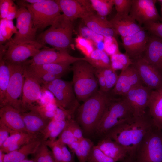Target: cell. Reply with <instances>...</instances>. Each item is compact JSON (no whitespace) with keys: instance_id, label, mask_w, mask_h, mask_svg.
Here are the masks:
<instances>
[{"instance_id":"cell-44","label":"cell","mask_w":162,"mask_h":162,"mask_svg":"<svg viewBox=\"0 0 162 162\" xmlns=\"http://www.w3.org/2000/svg\"><path fill=\"white\" fill-rule=\"evenodd\" d=\"M143 27L150 34L162 38V23L152 22L144 25Z\"/></svg>"},{"instance_id":"cell-4","label":"cell","mask_w":162,"mask_h":162,"mask_svg":"<svg viewBox=\"0 0 162 162\" xmlns=\"http://www.w3.org/2000/svg\"><path fill=\"white\" fill-rule=\"evenodd\" d=\"M71 70L72 82L78 101L84 102L99 90L95 68L86 60L75 62L72 64Z\"/></svg>"},{"instance_id":"cell-25","label":"cell","mask_w":162,"mask_h":162,"mask_svg":"<svg viewBox=\"0 0 162 162\" xmlns=\"http://www.w3.org/2000/svg\"><path fill=\"white\" fill-rule=\"evenodd\" d=\"M96 146L106 155L117 161H122L128 156L124 147L108 137H102Z\"/></svg>"},{"instance_id":"cell-36","label":"cell","mask_w":162,"mask_h":162,"mask_svg":"<svg viewBox=\"0 0 162 162\" xmlns=\"http://www.w3.org/2000/svg\"><path fill=\"white\" fill-rule=\"evenodd\" d=\"M34 154L36 162H56L51 151L43 141Z\"/></svg>"},{"instance_id":"cell-39","label":"cell","mask_w":162,"mask_h":162,"mask_svg":"<svg viewBox=\"0 0 162 162\" xmlns=\"http://www.w3.org/2000/svg\"><path fill=\"white\" fill-rule=\"evenodd\" d=\"M70 120L57 139L60 143L68 146L74 142L78 141L75 137L72 132L70 124Z\"/></svg>"},{"instance_id":"cell-43","label":"cell","mask_w":162,"mask_h":162,"mask_svg":"<svg viewBox=\"0 0 162 162\" xmlns=\"http://www.w3.org/2000/svg\"><path fill=\"white\" fill-rule=\"evenodd\" d=\"M104 44V51L109 56L120 52L115 38L105 37Z\"/></svg>"},{"instance_id":"cell-3","label":"cell","mask_w":162,"mask_h":162,"mask_svg":"<svg viewBox=\"0 0 162 162\" xmlns=\"http://www.w3.org/2000/svg\"><path fill=\"white\" fill-rule=\"evenodd\" d=\"M74 29V22L61 14L49 28L37 35L36 41L44 46L48 44L58 50L68 51L72 44Z\"/></svg>"},{"instance_id":"cell-50","label":"cell","mask_w":162,"mask_h":162,"mask_svg":"<svg viewBox=\"0 0 162 162\" xmlns=\"http://www.w3.org/2000/svg\"><path fill=\"white\" fill-rule=\"evenodd\" d=\"M13 131L4 124L0 122V148Z\"/></svg>"},{"instance_id":"cell-21","label":"cell","mask_w":162,"mask_h":162,"mask_svg":"<svg viewBox=\"0 0 162 162\" xmlns=\"http://www.w3.org/2000/svg\"><path fill=\"white\" fill-rule=\"evenodd\" d=\"M109 21L112 27L121 37L134 34L144 29L129 15L116 14Z\"/></svg>"},{"instance_id":"cell-26","label":"cell","mask_w":162,"mask_h":162,"mask_svg":"<svg viewBox=\"0 0 162 162\" xmlns=\"http://www.w3.org/2000/svg\"><path fill=\"white\" fill-rule=\"evenodd\" d=\"M21 114L27 132L30 133L41 134L50 121L33 110L21 112Z\"/></svg>"},{"instance_id":"cell-34","label":"cell","mask_w":162,"mask_h":162,"mask_svg":"<svg viewBox=\"0 0 162 162\" xmlns=\"http://www.w3.org/2000/svg\"><path fill=\"white\" fill-rule=\"evenodd\" d=\"M78 31L80 35L92 41L96 49L100 50L101 44H104L105 37L95 32L86 25L80 26Z\"/></svg>"},{"instance_id":"cell-12","label":"cell","mask_w":162,"mask_h":162,"mask_svg":"<svg viewBox=\"0 0 162 162\" xmlns=\"http://www.w3.org/2000/svg\"><path fill=\"white\" fill-rule=\"evenodd\" d=\"M16 28L18 29L12 40L15 43H30L36 41L38 29L34 26L31 14L26 7L18 8Z\"/></svg>"},{"instance_id":"cell-52","label":"cell","mask_w":162,"mask_h":162,"mask_svg":"<svg viewBox=\"0 0 162 162\" xmlns=\"http://www.w3.org/2000/svg\"><path fill=\"white\" fill-rule=\"evenodd\" d=\"M11 0H0V19H6Z\"/></svg>"},{"instance_id":"cell-51","label":"cell","mask_w":162,"mask_h":162,"mask_svg":"<svg viewBox=\"0 0 162 162\" xmlns=\"http://www.w3.org/2000/svg\"><path fill=\"white\" fill-rule=\"evenodd\" d=\"M7 19H1L0 20V44H2L8 40L7 31Z\"/></svg>"},{"instance_id":"cell-49","label":"cell","mask_w":162,"mask_h":162,"mask_svg":"<svg viewBox=\"0 0 162 162\" xmlns=\"http://www.w3.org/2000/svg\"><path fill=\"white\" fill-rule=\"evenodd\" d=\"M59 142L62 152L61 162H75L74 157V154L69 150L66 145Z\"/></svg>"},{"instance_id":"cell-40","label":"cell","mask_w":162,"mask_h":162,"mask_svg":"<svg viewBox=\"0 0 162 162\" xmlns=\"http://www.w3.org/2000/svg\"><path fill=\"white\" fill-rule=\"evenodd\" d=\"M51 150L56 162H61L62 152L60 144L57 139L54 141L47 140L43 141Z\"/></svg>"},{"instance_id":"cell-58","label":"cell","mask_w":162,"mask_h":162,"mask_svg":"<svg viewBox=\"0 0 162 162\" xmlns=\"http://www.w3.org/2000/svg\"><path fill=\"white\" fill-rule=\"evenodd\" d=\"M20 162H36L35 160L34 159H26Z\"/></svg>"},{"instance_id":"cell-19","label":"cell","mask_w":162,"mask_h":162,"mask_svg":"<svg viewBox=\"0 0 162 162\" xmlns=\"http://www.w3.org/2000/svg\"><path fill=\"white\" fill-rule=\"evenodd\" d=\"M24 76L21 102L22 106L25 110L28 109L33 105L34 103L41 98L42 92L41 84L35 78L27 72L25 69Z\"/></svg>"},{"instance_id":"cell-30","label":"cell","mask_w":162,"mask_h":162,"mask_svg":"<svg viewBox=\"0 0 162 162\" xmlns=\"http://www.w3.org/2000/svg\"><path fill=\"white\" fill-rule=\"evenodd\" d=\"M86 58V61L95 68L111 67L110 57L104 50L95 49L90 56Z\"/></svg>"},{"instance_id":"cell-2","label":"cell","mask_w":162,"mask_h":162,"mask_svg":"<svg viewBox=\"0 0 162 162\" xmlns=\"http://www.w3.org/2000/svg\"><path fill=\"white\" fill-rule=\"evenodd\" d=\"M112 97L99 90L77 109L76 120L85 134L95 132Z\"/></svg>"},{"instance_id":"cell-46","label":"cell","mask_w":162,"mask_h":162,"mask_svg":"<svg viewBox=\"0 0 162 162\" xmlns=\"http://www.w3.org/2000/svg\"><path fill=\"white\" fill-rule=\"evenodd\" d=\"M70 124L73 134L77 140L80 141L84 137L82 128L75 120L71 119Z\"/></svg>"},{"instance_id":"cell-57","label":"cell","mask_w":162,"mask_h":162,"mask_svg":"<svg viewBox=\"0 0 162 162\" xmlns=\"http://www.w3.org/2000/svg\"><path fill=\"white\" fill-rule=\"evenodd\" d=\"M122 162H134L133 158L128 156Z\"/></svg>"},{"instance_id":"cell-22","label":"cell","mask_w":162,"mask_h":162,"mask_svg":"<svg viewBox=\"0 0 162 162\" xmlns=\"http://www.w3.org/2000/svg\"><path fill=\"white\" fill-rule=\"evenodd\" d=\"M0 122L12 130L28 133L21 112L10 105L0 108Z\"/></svg>"},{"instance_id":"cell-10","label":"cell","mask_w":162,"mask_h":162,"mask_svg":"<svg viewBox=\"0 0 162 162\" xmlns=\"http://www.w3.org/2000/svg\"><path fill=\"white\" fill-rule=\"evenodd\" d=\"M8 48L3 58L8 63H23L30 57H32L38 53L40 49L46 46L36 41L30 43H15L11 38L7 42Z\"/></svg>"},{"instance_id":"cell-35","label":"cell","mask_w":162,"mask_h":162,"mask_svg":"<svg viewBox=\"0 0 162 162\" xmlns=\"http://www.w3.org/2000/svg\"><path fill=\"white\" fill-rule=\"evenodd\" d=\"M75 46L85 56L88 57L96 49L93 42L79 35L75 39Z\"/></svg>"},{"instance_id":"cell-8","label":"cell","mask_w":162,"mask_h":162,"mask_svg":"<svg viewBox=\"0 0 162 162\" xmlns=\"http://www.w3.org/2000/svg\"><path fill=\"white\" fill-rule=\"evenodd\" d=\"M44 87L55 96L58 107L75 113L80 105L72 81L58 79L44 85Z\"/></svg>"},{"instance_id":"cell-9","label":"cell","mask_w":162,"mask_h":162,"mask_svg":"<svg viewBox=\"0 0 162 162\" xmlns=\"http://www.w3.org/2000/svg\"><path fill=\"white\" fill-rule=\"evenodd\" d=\"M6 63L10 67L11 76L5 99L0 108L10 105L21 112H26L22 106L20 98L22 95L25 80V69L23 64Z\"/></svg>"},{"instance_id":"cell-1","label":"cell","mask_w":162,"mask_h":162,"mask_svg":"<svg viewBox=\"0 0 162 162\" xmlns=\"http://www.w3.org/2000/svg\"><path fill=\"white\" fill-rule=\"evenodd\" d=\"M154 126L149 113L146 112L142 116H133L121 123L103 137L110 138L122 145L127 150L128 156L134 159L139 144Z\"/></svg>"},{"instance_id":"cell-17","label":"cell","mask_w":162,"mask_h":162,"mask_svg":"<svg viewBox=\"0 0 162 162\" xmlns=\"http://www.w3.org/2000/svg\"><path fill=\"white\" fill-rule=\"evenodd\" d=\"M141 85H144L132 64L122 70L115 86L110 91V93L122 96L133 88Z\"/></svg>"},{"instance_id":"cell-55","label":"cell","mask_w":162,"mask_h":162,"mask_svg":"<svg viewBox=\"0 0 162 162\" xmlns=\"http://www.w3.org/2000/svg\"><path fill=\"white\" fill-rule=\"evenodd\" d=\"M44 0H24V2L29 4H34L40 3L44 1Z\"/></svg>"},{"instance_id":"cell-33","label":"cell","mask_w":162,"mask_h":162,"mask_svg":"<svg viewBox=\"0 0 162 162\" xmlns=\"http://www.w3.org/2000/svg\"><path fill=\"white\" fill-rule=\"evenodd\" d=\"M92 7L99 16L106 17L114 5L113 0H90Z\"/></svg>"},{"instance_id":"cell-48","label":"cell","mask_w":162,"mask_h":162,"mask_svg":"<svg viewBox=\"0 0 162 162\" xmlns=\"http://www.w3.org/2000/svg\"><path fill=\"white\" fill-rule=\"evenodd\" d=\"M95 74L98 82L100 87L99 90L105 93L106 82L102 68H95Z\"/></svg>"},{"instance_id":"cell-23","label":"cell","mask_w":162,"mask_h":162,"mask_svg":"<svg viewBox=\"0 0 162 162\" xmlns=\"http://www.w3.org/2000/svg\"><path fill=\"white\" fill-rule=\"evenodd\" d=\"M82 20L87 27L104 37L115 38L118 35L106 17L101 16L95 12L88 15Z\"/></svg>"},{"instance_id":"cell-37","label":"cell","mask_w":162,"mask_h":162,"mask_svg":"<svg viewBox=\"0 0 162 162\" xmlns=\"http://www.w3.org/2000/svg\"><path fill=\"white\" fill-rule=\"evenodd\" d=\"M102 70L106 82L105 93H109L115 86L118 76L111 67L102 68Z\"/></svg>"},{"instance_id":"cell-29","label":"cell","mask_w":162,"mask_h":162,"mask_svg":"<svg viewBox=\"0 0 162 162\" xmlns=\"http://www.w3.org/2000/svg\"><path fill=\"white\" fill-rule=\"evenodd\" d=\"M25 70L32 73H48L63 76L71 70L70 64H63L50 63L40 65H29L23 63Z\"/></svg>"},{"instance_id":"cell-18","label":"cell","mask_w":162,"mask_h":162,"mask_svg":"<svg viewBox=\"0 0 162 162\" xmlns=\"http://www.w3.org/2000/svg\"><path fill=\"white\" fill-rule=\"evenodd\" d=\"M149 34L144 28L137 33L121 37L125 54L132 60L142 57L145 50Z\"/></svg>"},{"instance_id":"cell-20","label":"cell","mask_w":162,"mask_h":162,"mask_svg":"<svg viewBox=\"0 0 162 162\" xmlns=\"http://www.w3.org/2000/svg\"><path fill=\"white\" fill-rule=\"evenodd\" d=\"M142 57L162 74V38L149 34Z\"/></svg>"},{"instance_id":"cell-32","label":"cell","mask_w":162,"mask_h":162,"mask_svg":"<svg viewBox=\"0 0 162 162\" xmlns=\"http://www.w3.org/2000/svg\"><path fill=\"white\" fill-rule=\"evenodd\" d=\"M111 67L114 70H121L132 65L133 62L125 54L119 52L110 56Z\"/></svg>"},{"instance_id":"cell-15","label":"cell","mask_w":162,"mask_h":162,"mask_svg":"<svg viewBox=\"0 0 162 162\" xmlns=\"http://www.w3.org/2000/svg\"><path fill=\"white\" fill-rule=\"evenodd\" d=\"M144 85L152 90L162 87V74L142 57L132 60Z\"/></svg>"},{"instance_id":"cell-47","label":"cell","mask_w":162,"mask_h":162,"mask_svg":"<svg viewBox=\"0 0 162 162\" xmlns=\"http://www.w3.org/2000/svg\"><path fill=\"white\" fill-rule=\"evenodd\" d=\"M58 122L53 119L50 120L49 121L46 127L41 133L43 141L48 139L50 133L57 126Z\"/></svg>"},{"instance_id":"cell-7","label":"cell","mask_w":162,"mask_h":162,"mask_svg":"<svg viewBox=\"0 0 162 162\" xmlns=\"http://www.w3.org/2000/svg\"><path fill=\"white\" fill-rule=\"evenodd\" d=\"M134 162H162V130L154 126L137 147Z\"/></svg>"},{"instance_id":"cell-56","label":"cell","mask_w":162,"mask_h":162,"mask_svg":"<svg viewBox=\"0 0 162 162\" xmlns=\"http://www.w3.org/2000/svg\"><path fill=\"white\" fill-rule=\"evenodd\" d=\"M5 153L0 149V162H4Z\"/></svg>"},{"instance_id":"cell-41","label":"cell","mask_w":162,"mask_h":162,"mask_svg":"<svg viewBox=\"0 0 162 162\" xmlns=\"http://www.w3.org/2000/svg\"><path fill=\"white\" fill-rule=\"evenodd\" d=\"M117 14L129 15L132 0H113Z\"/></svg>"},{"instance_id":"cell-31","label":"cell","mask_w":162,"mask_h":162,"mask_svg":"<svg viewBox=\"0 0 162 162\" xmlns=\"http://www.w3.org/2000/svg\"><path fill=\"white\" fill-rule=\"evenodd\" d=\"M11 76L9 66L2 59L0 60V106L3 103Z\"/></svg>"},{"instance_id":"cell-54","label":"cell","mask_w":162,"mask_h":162,"mask_svg":"<svg viewBox=\"0 0 162 162\" xmlns=\"http://www.w3.org/2000/svg\"><path fill=\"white\" fill-rule=\"evenodd\" d=\"M8 48V44L7 43L4 45L2 44H0V60L3 59Z\"/></svg>"},{"instance_id":"cell-42","label":"cell","mask_w":162,"mask_h":162,"mask_svg":"<svg viewBox=\"0 0 162 162\" xmlns=\"http://www.w3.org/2000/svg\"><path fill=\"white\" fill-rule=\"evenodd\" d=\"M83 162H88L91 150L94 145L89 139L84 137L80 141Z\"/></svg>"},{"instance_id":"cell-13","label":"cell","mask_w":162,"mask_h":162,"mask_svg":"<svg viewBox=\"0 0 162 162\" xmlns=\"http://www.w3.org/2000/svg\"><path fill=\"white\" fill-rule=\"evenodd\" d=\"M156 0H132L129 15L140 26L158 22L160 17L156 8Z\"/></svg>"},{"instance_id":"cell-6","label":"cell","mask_w":162,"mask_h":162,"mask_svg":"<svg viewBox=\"0 0 162 162\" xmlns=\"http://www.w3.org/2000/svg\"><path fill=\"white\" fill-rule=\"evenodd\" d=\"M17 2L20 6H24L28 10L34 27L40 31L51 26L61 14L60 7L55 0H44L34 4H28L23 0Z\"/></svg>"},{"instance_id":"cell-16","label":"cell","mask_w":162,"mask_h":162,"mask_svg":"<svg viewBox=\"0 0 162 162\" xmlns=\"http://www.w3.org/2000/svg\"><path fill=\"white\" fill-rule=\"evenodd\" d=\"M61 11L72 21L78 18L82 19L88 15L95 12L90 0H55Z\"/></svg>"},{"instance_id":"cell-53","label":"cell","mask_w":162,"mask_h":162,"mask_svg":"<svg viewBox=\"0 0 162 162\" xmlns=\"http://www.w3.org/2000/svg\"><path fill=\"white\" fill-rule=\"evenodd\" d=\"M18 8L13 0H11L8 13L6 19L8 20H13L16 18Z\"/></svg>"},{"instance_id":"cell-27","label":"cell","mask_w":162,"mask_h":162,"mask_svg":"<svg viewBox=\"0 0 162 162\" xmlns=\"http://www.w3.org/2000/svg\"><path fill=\"white\" fill-rule=\"evenodd\" d=\"M148 107L154 125L162 130V87L152 90Z\"/></svg>"},{"instance_id":"cell-28","label":"cell","mask_w":162,"mask_h":162,"mask_svg":"<svg viewBox=\"0 0 162 162\" xmlns=\"http://www.w3.org/2000/svg\"><path fill=\"white\" fill-rule=\"evenodd\" d=\"M38 138L22 146L19 149L5 153L4 162H20L27 159L31 154H34L43 142Z\"/></svg>"},{"instance_id":"cell-38","label":"cell","mask_w":162,"mask_h":162,"mask_svg":"<svg viewBox=\"0 0 162 162\" xmlns=\"http://www.w3.org/2000/svg\"><path fill=\"white\" fill-rule=\"evenodd\" d=\"M116 160L104 154L96 146L91 152L88 162H116Z\"/></svg>"},{"instance_id":"cell-14","label":"cell","mask_w":162,"mask_h":162,"mask_svg":"<svg viewBox=\"0 0 162 162\" xmlns=\"http://www.w3.org/2000/svg\"><path fill=\"white\" fill-rule=\"evenodd\" d=\"M152 91L141 85L133 88L122 96L132 109L134 116H141L146 112Z\"/></svg>"},{"instance_id":"cell-45","label":"cell","mask_w":162,"mask_h":162,"mask_svg":"<svg viewBox=\"0 0 162 162\" xmlns=\"http://www.w3.org/2000/svg\"><path fill=\"white\" fill-rule=\"evenodd\" d=\"M70 119L59 122L57 126L50 133L48 140L51 141L56 140L57 138L58 137L68 123Z\"/></svg>"},{"instance_id":"cell-5","label":"cell","mask_w":162,"mask_h":162,"mask_svg":"<svg viewBox=\"0 0 162 162\" xmlns=\"http://www.w3.org/2000/svg\"><path fill=\"white\" fill-rule=\"evenodd\" d=\"M133 116V109L125 99L112 97L94 133L103 137L113 128Z\"/></svg>"},{"instance_id":"cell-24","label":"cell","mask_w":162,"mask_h":162,"mask_svg":"<svg viewBox=\"0 0 162 162\" xmlns=\"http://www.w3.org/2000/svg\"><path fill=\"white\" fill-rule=\"evenodd\" d=\"M39 134L13 131L0 148L5 153H9L38 138Z\"/></svg>"},{"instance_id":"cell-11","label":"cell","mask_w":162,"mask_h":162,"mask_svg":"<svg viewBox=\"0 0 162 162\" xmlns=\"http://www.w3.org/2000/svg\"><path fill=\"white\" fill-rule=\"evenodd\" d=\"M86 60V57L78 58L70 55L67 51L58 50L54 48L46 46L30 60L23 63L29 65H37L46 64H63L70 65L75 62Z\"/></svg>"}]
</instances>
